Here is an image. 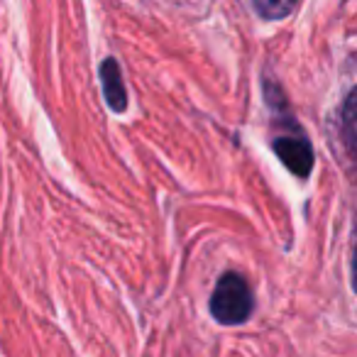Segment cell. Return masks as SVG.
I'll return each instance as SVG.
<instances>
[{"label": "cell", "instance_id": "1", "mask_svg": "<svg viewBox=\"0 0 357 357\" xmlns=\"http://www.w3.org/2000/svg\"><path fill=\"white\" fill-rule=\"evenodd\" d=\"M264 96L272 108V149L279 162L298 178H306L313 172V147L308 142L301 125L291 118L287 108V100L279 86L272 81H264Z\"/></svg>", "mask_w": 357, "mask_h": 357}, {"label": "cell", "instance_id": "2", "mask_svg": "<svg viewBox=\"0 0 357 357\" xmlns=\"http://www.w3.org/2000/svg\"><path fill=\"white\" fill-rule=\"evenodd\" d=\"M211 316L220 326H243L255 311V296L248 279L238 272H225L211 294Z\"/></svg>", "mask_w": 357, "mask_h": 357}, {"label": "cell", "instance_id": "3", "mask_svg": "<svg viewBox=\"0 0 357 357\" xmlns=\"http://www.w3.org/2000/svg\"><path fill=\"white\" fill-rule=\"evenodd\" d=\"M100 86H103L105 103L113 113H123L128 108V89H125L123 74H120L118 61L110 56L100 64Z\"/></svg>", "mask_w": 357, "mask_h": 357}, {"label": "cell", "instance_id": "4", "mask_svg": "<svg viewBox=\"0 0 357 357\" xmlns=\"http://www.w3.org/2000/svg\"><path fill=\"white\" fill-rule=\"evenodd\" d=\"M252 8L264 17V20H282V17H287L289 13L296 10L294 3H279V0H257V3H252Z\"/></svg>", "mask_w": 357, "mask_h": 357}]
</instances>
